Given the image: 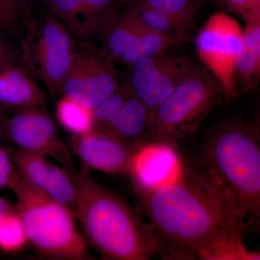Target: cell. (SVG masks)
<instances>
[{"instance_id": "6da1fadb", "label": "cell", "mask_w": 260, "mask_h": 260, "mask_svg": "<svg viewBox=\"0 0 260 260\" xmlns=\"http://www.w3.org/2000/svg\"><path fill=\"white\" fill-rule=\"evenodd\" d=\"M135 190L166 259H259L244 245L232 195L203 168L183 167L169 184Z\"/></svg>"}, {"instance_id": "7a4b0ae2", "label": "cell", "mask_w": 260, "mask_h": 260, "mask_svg": "<svg viewBox=\"0 0 260 260\" xmlns=\"http://www.w3.org/2000/svg\"><path fill=\"white\" fill-rule=\"evenodd\" d=\"M75 179L78 189L75 218L87 245L107 259L148 260L159 254L158 239L138 210L93 179L83 165Z\"/></svg>"}, {"instance_id": "3957f363", "label": "cell", "mask_w": 260, "mask_h": 260, "mask_svg": "<svg viewBox=\"0 0 260 260\" xmlns=\"http://www.w3.org/2000/svg\"><path fill=\"white\" fill-rule=\"evenodd\" d=\"M203 169L232 195L244 232L260 218V131L257 119H230L205 143Z\"/></svg>"}, {"instance_id": "277c9868", "label": "cell", "mask_w": 260, "mask_h": 260, "mask_svg": "<svg viewBox=\"0 0 260 260\" xmlns=\"http://www.w3.org/2000/svg\"><path fill=\"white\" fill-rule=\"evenodd\" d=\"M9 188L16 198L28 242L43 257L53 259H93L78 229L75 216L15 172Z\"/></svg>"}, {"instance_id": "5b68a950", "label": "cell", "mask_w": 260, "mask_h": 260, "mask_svg": "<svg viewBox=\"0 0 260 260\" xmlns=\"http://www.w3.org/2000/svg\"><path fill=\"white\" fill-rule=\"evenodd\" d=\"M223 98L218 80L201 67L150 114V141L173 146L195 133Z\"/></svg>"}, {"instance_id": "8992f818", "label": "cell", "mask_w": 260, "mask_h": 260, "mask_svg": "<svg viewBox=\"0 0 260 260\" xmlns=\"http://www.w3.org/2000/svg\"><path fill=\"white\" fill-rule=\"evenodd\" d=\"M76 48L70 30L51 14L29 25L22 56L32 74L51 93H58L73 64Z\"/></svg>"}, {"instance_id": "52a82bcc", "label": "cell", "mask_w": 260, "mask_h": 260, "mask_svg": "<svg viewBox=\"0 0 260 260\" xmlns=\"http://www.w3.org/2000/svg\"><path fill=\"white\" fill-rule=\"evenodd\" d=\"M128 68L126 86L151 114L201 67L191 58L171 54L167 50L141 59Z\"/></svg>"}, {"instance_id": "ba28073f", "label": "cell", "mask_w": 260, "mask_h": 260, "mask_svg": "<svg viewBox=\"0 0 260 260\" xmlns=\"http://www.w3.org/2000/svg\"><path fill=\"white\" fill-rule=\"evenodd\" d=\"M242 30L237 20L220 12L208 18L195 39L198 57L218 80L226 100L236 98L234 67Z\"/></svg>"}, {"instance_id": "9c48e42d", "label": "cell", "mask_w": 260, "mask_h": 260, "mask_svg": "<svg viewBox=\"0 0 260 260\" xmlns=\"http://www.w3.org/2000/svg\"><path fill=\"white\" fill-rule=\"evenodd\" d=\"M121 86L119 73L95 48L90 46L75 51L71 68L60 93L93 109Z\"/></svg>"}, {"instance_id": "30bf717a", "label": "cell", "mask_w": 260, "mask_h": 260, "mask_svg": "<svg viewBox=\"0 0 260 260\" xmlns=\"http://www.w3.org/2000/svg\"><path fill=\"white\" fill-rule=\"evenodd\" d=\"M5 131L18 148L55 159L73 177L78 174L72 151L59 137L55 122L40 107L19 109L7 119Z\"/></svg>"}, {"instance_id": "8fae6325", "label": "cell", "mask_w": 260, "mask_h": 260, "mask_svg": "<svg viewBox=\"0 0 260 260\" xmlns=\"http://www.w3.org/2000/svg\"><path fill=\"white\" fill-rule=\"evenodd\" d=\"M68 145L84 167L112 174H128L135 150L116 135L98 128L73 135Z\"/></svg>"}, {"instance_id": "7c38bea8", "label": "cell", "mask_w": 260, "mask_h": 260, "mask_svg": "<svg viewBox=\"0 0 260 260\" xmlns=\"http://www.w3.org/2000/svg\"><path fill=\"white\" fill-rule=\"evenodd\" d=\"M73 35H103L121 14L120 0H44Z\"/></svg>"}, {"instance_id": "4fadbf2b", "label": "cell", "mask_w": 260, "mask_h": 260, "mask_svg": "<svg viewBox=\"0 0 260 260\" xmlns=\"http://www.w3.org/2000/svg\"><path fill=\"white\" fill-rule=\"evenodd\" d=\"M182 169L172 145L152 142L135 150L128 175L135 189H150L172 182Z\"/></svg>"}, {"instance_id": "5bb4252c", "label": "cell", "mask_w": 260, "mask_h": 260, "mask_svg": "<svg viewBox=\"0 0 260 260\" xmlns=\"http://www.w3.org/2000/svg\"><path fill=\"white\" fill-rule=\"evenodd\" d=\"M260 79V22L243 29L234 67L236 98L254 90Z\"/></svg>"}, {"instance_id": "9a60e30c", "label": "cell", "mask_w": 260, "mask_h": 260, "mask_svg": "<svg viewBox=\"0 0 260 260\" xmlns=\"http://www.w3.org/2000/svg\"><path fill=\"white\" fill-rule=\"evenodd\" d=\"M46 102L45 94L25 70L15 63L0 64V107H41Z\"/></svg>"}, {"instance_id": "2e32d148", "label": "cell", "mask_w": 260, "mask_h": 260, "mask_svg": "<svg viewBox=\"0 0 260 260\" xmlns=\"http://www.w3.org/2000/svg\"><path fill=\"white\" fill-rule=\"evenodd\" d=\"M150 117L148 108L130 91L114 120L104 130L116 135L137 150L143 145L152 143Z\"/></svg>"}, {"instance_id": "e0dca14e", "label": "cell", "mask_w": 260, "mask_h": 260, "mask_svg": "<svg viewBox=\"0 0 260 260\" xmlns=\"http://www.w3.org/2000/svg\"><path fill=\"white\" fill-rule=\"evenodd\" d=\"M135 10L128 7L103 34V56L113 64L119 63L142 34L148 30Z\"/></svg>"}, {"instance_id": "ac0fdd59", "label": "cell", "mask_w": 260, "mask_h": 260, "mask_svg": "<svg viewBox=\"0 0 260 260\" xmlns=\"http://www.w3.org/2000/svg\"><path fill=\"white\" fill-rule=\"evenodd\" d=\"M9 153L17 172L32 185L45 191L51 164L47 157L19 148L10 150Z\"/></svg>"}, {"instance_id": "d6986e66", "label": "cell", "mask_w": 260, "mask_h": 260, "mask_svg": "<svg viewBox=\"0 0 260 260\" xmlns=\"http://www.w3.org/2000/svg\"><path fill=\"white\" fill-rule=\"evenodd\" d=\"M128 7L138 13L145 26L150 30L171 38L179 44L189 40L191 30L172 17L133 2Z\"/></svg>"}, {"instance_id": "ffe728a7", "label": "cell", "mask_w": 260, "mask_h": 260, "mask_svg": "<svg viewBox=\"0 0 260 260\" xmlns=\"http://www.w3.org/2000/svg\"><path fill=\"white\" fill-rule=\"evenodd\" d=\"M56 116L65 129L73 135L90 133L94 128L93 109L64 96L56 103Z\"/></svg>"}, {"instance_id": "44dd1931", "label": "cell", "mask_w": 260, "mask_h": 260, "mask_svg": "<svg viewBox=\"0 0 260 260\" xmlns=\"http://www.w3.org/2000/svg\"><path fill=\"white\" fill-rule=\"evenodd\" d=\"M44 192L73 214L75 218L78 189L74 177L62 167L51 164L50 175Z\"/></svg>"}, {"instance_id": "7402d4cb", "label": "cell", "mask_w": 260, "mask_h": 260, "mask_svg": "<svg viewBox=\"0 0 260 260\" xmlns=\"http://www.w3.org/2000/svg\"><path fill=\"white\" fill-rule=\"evenodd\" d=\"M178 44L174 39L148 29L138 37L119 63L130 66L141 59L169 50L170 48Z\"/></svg>"}, {"instance_id": "603a6c76", "label": "cell", "mask_w": 260, "mask_h": 260, "mask_svg": "<svg viewBox=\"0 0 260 260\" xmlns=\"http://www.w3.org/2000/svg\"><path fill=\"white\" fill-rule=\"evenodd\" d=\"M169 15L191 30L198 15V0H133Z\"/></svg>"}, {"instance_id": "cb8c5ba5", "label": "cell", "mask_w": 260, "mask_h": 260, "mask_svg": "<svg viewBox=\"0 0 260 260\" xmlns=\"http://www.w3.org/2000/svg\"><path fill=\"white\" fill-rule=\"evenodd\" d=\"M28 242L26 232L18 210H11L0 220V249L16 252Z\"/></svg>"}, {"instance_id": "d4e9b609", "label": "cell", "mask_w": 260, "mask_h": 260, "mask_svg": "<svg viewBox=\"0 0 260 260\" xmlns=\"http://www.w3.org/2000/svg\"><path fill=\"white\" fill-rule=\"evenodd\" d=\"M226 12L234 13L246 23L260 22V0H215Z\"/></svg>"}, {"instance_id": "484cf974", "label": "cell", "mask_w": 260, "mask_h": 260, "mask_svg": "<svg viewBox=\"0 0 260 260\" xmlns=\"http://www.w3.org/2000/svg\"><path fill=\"white\" fill-rule=\"evenodd\" d=\"M28 3L29 0H0V30L13 27Z\"/></svg>"}, {"instance_id": "4316f807", "label": "cell", "mask_w": 260, "mask_h": 260, "mask_svg": "<svg viewBox=\"0 0 260 260\" xmlns=\"http://www.w3.org/2000/svg\"><path fill=\"white\" fill-rule=\"evenodd\" d=\"M15 172L16 170L10 158L9 150L0 145V189L9 188Z\"/></svg>"}, {"instance_id": "83f0119b", "label": "cell", "mask_w": 260, "mask_h": 260, "mask_svg": "<svg viewBox=\"0 0 260 260\" xmlns=\"http://www.w3.org/2000/svg\"><path fill=\"white\" fill-rule=\"evenodd\" d=\"M8 63H15L14 56L5 42L0 39V64Z\"/></svg>"}, {"instance_id": "f1b7e54d", "label": "cell", "mask_w": 260, "mask_h": 260, "mask_svg": "<svg viewBox=\"0 0 260 260\" xmlns=\"http://www.w3.org/2000/svg\"><path fill=\"white\" fill-rule=\"evenodd\" d=\"M15 209H16V205H13L4 198H0V220L5 214Z\"/></svg>"}, {"instance_id": "f546056e", "label": "cell", "mask_w": 260, "mask_h": 260, "mask_svg": "<svg viewBox=\"0 0 260 260\" xmlns=\"http://www.w3.org/2000/svg\"><path fill=\"white\" fill-rule=\"evenodd\" d=\"M7 119L8 117H7L5 108L0 107V138H1L2 133L5 130Z\"/></svg>"}, {"instance_id": "4dcf8cb0", "label": "cell", "mask_w": 260, "mask_h": 260, "mask_svg": "<svg viewBox=\"0 0 260 260\" xmlns=\"http://www.w3.org/2000/svg\"><path fill=\"white\" fill-rule=\"evenodd\" d=\"M198 2H199V1H200V0H198Z\"/></svg>"}]
</instances>
